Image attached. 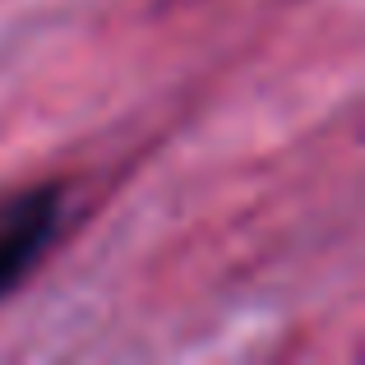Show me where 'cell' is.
<instances>
[{"label":"cell","instance_id":"cell-1","mask_svg":"<svg viewBox=\"0 0 365 365\" xmlns=\"http://www.w3.org/2000/svg\"><path fill=\"white\" fill-rule=\"evenodd\" d=\"M65 217L61 185H28L0 199V301L37 268Z\"/></svg>","mask_w":365,"mask_h":365}]
</instances>
